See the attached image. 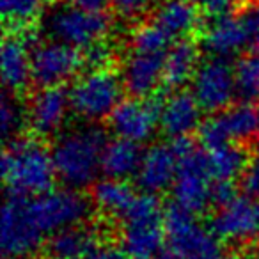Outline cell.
<instances>
[{
  "instance_id": "cell-1",
  "label": "cell",
  "mask_w": 259,
  "mask_h": 259,
  "mask_svg": "<svg viewBox=\"0 0 259 259\" xmlns=\"http://www.w3.org/2000/svg\"><path fill=\"white\" fill-rule=\"evenodd\" d=\"M2 178L8 194L36 197L52 190L57 172L54 156L37 137L18 135L2 153Z\"/></svg>"
},
{
  "instance_id": "cell-2",
  "label": "cell",
  "mask_w": 259,
  "mask_h": 259,
  "mask_svg": "<svg viewBox=\"0 0 259 259\" xmlns=\"http://www.w3.org/2000/svg\"><path fill=\"white\" fill-rule=\"evenodd\" d=\"M107 144L105 130L94 124L66 134L52 151L57 178L73 190L94 185Z\"/></svg>"
},
{
  "instance_id": "cell-3",
  "label": "cell",
  "mask_w": 259,
  "mask_h": 259,
  "mask_svg": "<svg viewBox=\"0 0 259 259\" xmlns=\"http://www.w3.org/2000/svg\"><path fill=\"white\" fill-rule=\"evenodd\" d=\"M110 27L107 11H87L66 2L54 6L45 18V30L52 39L82 52L103 41Z\"/></svg>"
},
{
  "instance_id": "cell-4",
  "label": "cell",
  "mask_w": 259,
  "mask_h": 259,
  "mask_svg": "<svg viewBox=\"0 0 259 259\" xmlns=\"http://www.w3.org/2000/svg\"><path fill=\"white\" fill-rule=\"evenodd\" d=\"M163 227L170 259H222L219 238L174 202L165 209Z\"/></svg>"
},
{
  "instance_id": "cell-5",
  "label": "cell",
  "mask_w": 259,
  "mask_h": 259,
  "mask_svg": "<svg viewBox=\"0 0 259 259\" xmlns=\"http://www.w3.org/2000/svg\"><path fill=\"white\" fill-rule=\"evenodd\" d=\"M122 80L110 68L87 71L69 89L71 110L85 121L108 119L122 101Z\"/></svg>"
},
{
  "instance_id": "cell-6",
  "label": "cell",
  "mask_w": 259,
  "mask_h": 259,
  "mask_svg": "<svg viewBox=\"0 0 259 259\" xmlns=\"http://www.w3.org/2000/svg\"><path fill=\"white\" fill-rule=\"evenodd\" d=\"M91 211V202L78 190L61 188L29 199V213L41 233L55 234L66 227L80 226Z\"/></svg>"
},
{
  "instance_id": "cell-7",
  "label": "cell",
  "mask_w": 259,
  "mask_h": 259,
  "mask_svg": "<svg viewBox=\"0 0 259 259\" xmlns=\"http://www.w3.org/2000/svg\"><path fill=\"white\" fill-rule=\"evenodd\" d=\"M0 245L6 259H25L45 245V234L29 213V197L8 194L2 208Z\"/></svg>"
},
{
  "instance_id": "cell-8",
  "label": "cell",
  "mask_w": 259,
  "mask_h": 259,
  "mask_svg": "<svg viewBox=\"0 0 259 259\" xmlns=\"http://www.w3.org/2000/svg\"><path fill=\"white\" fill-rule=\"evenodd\" d=\"M178 160V174L172 185L174 204L192 215L204 213L213 204V178L208 167V153L195 148Z\"/></svg>"
},
{
  "instance_id": "cell-9",
  "label": "cell",
  "mask_w": 259,
  "mask_h": 259,
  "mask_svg": "<svg viewBox=\"0 0 259 259\" xmlns=\"http://www.w3.org/2000/svg\"><path fill=\"white\" fill-rule=\"evenodd\" d=\"M85 66L83 52L59 41H37L30 48L32 82L37 89L59 87Z\"/></svg>"
},
{
  "instance_id": "cell-10",
  "label": "cell",
  "mask_w": 259,
  "mask_h": 259,
  "mask_svg": "<svg viewBox=\"0 0 259 259\" xmlns=\"http://www.w3.org/2000/svg\"><path fill=\"white\" fill-rule=\"evenodd\" d=\"M163 105L165 98L160 94H153L146 100H122L108 115V128L117 135V139L142 144L153 137L156 124H160Z\"/></svg>"
},
{
  "instance_id": "cell-11",
  "label": "cell",
  "mask_w": 259,
  "mask_h": 259,
  "mask_svg": "<svg viewBox=\"0 0 259 259\" xmlns=\"http://www.w3.org/2000/svg\"><path fill=\"white\" fill-rule=\"evenodd\" d=\"M192 94L204 110H226L236 96L234 68L227 59L211 57L202 62L192 80Z\"/></svg>"
},
{
  "instance_id": "cell-12",
  "label": "cell",
  "mask_w": 259,
  "mask_h": 259,
  "mask_svg": "<svg viewBox=\"0 0 259 259\" xmlns=\"http://www.w3.org/2000/svg\"><path fill=\"white\" fill-rule=\"evenodd\" d=\"M69 108H71L69 91H66L62 85L45 87L37 91L30 98L27 110L29 124L36 137H50L57 134L64 124Z\"/></svg>"
},
{
  "instance_id": "cell-13",
  "label": "cell",
  "mask_w": 259,
  "mask_h": 259,
  "mask_svg": "<svg viewBox=\"0 0 259 259\" xmlns=\"http://www.w3.org/2000/svg\"><path fill=\"white\" fill-rule=\"evenodd\" d=\"M209 227L219 240L245 241L259 233V206L248 197H236L229 204L217 208Z\"/></svg>"
},
{
  "instance_id": "cell-14",
  "label": "cell",
  "mask_w": 259,
  "mask_h": 259,
  "mask_svg": "<svg viewBox=\"0 0 259 259\" xmlns=\"http://www.w3.org/2000/svg\"><path fill=\"white\" fill-rule=\"evenodd\" d=\"M248 43H252V36L234 11L220 18L209 20V25L202 34V47L211 57L217 59L231 57Z\"/></svg>"
},
{
  "instance_id": "cell-15",
  "label": "cell",
  "mask_w": 259,
  "mask_h": 259,
  "mask_svg": "<svg viewBox=\"0 0 259 259\" xmlns=\"http://www.w3.org/2000/svg\"><path fill=\"white\" fill-rule=\"evenodd\" d=\"M165 54H137L132 52L122 69V85L132 98H149L163 80Z\"/></svg>"
},
{
  "instance_id": "cell-16",
  "label": "cell",
  "mask_w": 259,
  "mask_h": 259,
  "mask_svg": "<svg viewBox=\"0 0 259 259\" xmlns=\"http://www.w3.org/2000/svg\"><path fill=\"white\" fill-rule=\"evenodd\" d=\"M176 153L170 146L155 144L144 153L142 163L137 172V183L141 188L149 194H158L174 185L178 174Z\"/></svg>"
},
{
  "instance_id": "cell-17",
  "label": "cell",
  "mask_w": 259,
  "mask_h": 259,
  "mask_svg": "<svg viewBox=\"0 0 259 259\" xmlns=\"http://www.w3.org/2000/svg\"><path fill=\"white\" fill-rule=\"evenodd\" d=\"M151 20L172 39L194 37L206 22L202 11L190 0H160Z\"/></svg>"
},
{
  "instance_id": "cell-18",
  "label": "cell",
  "mask_w": 259,
  "mask_h": 259,
  "mask_svg": "<svg viewBox=\"0 0 259 259\" xmlns=\"http://www.w3.org/2000/svg\"><path fill=\"white\" fill-rule=\"evenodd\" d=\"M201 126V105L188 91H174L165 98L160 128L170 139L188 137L195 128Z\"/></svg>"
},
{
  "instance_id": "cell-19",
  "label": "cell",
  "mask_w": 259,
  "mask_h": 259,
  "mask_svg": "<svg viewBox=\"0 0 259 259\" xmlns=\"http://www.w3.org/2000/svg\"><path fill=\"white\" fill-rule=\"evenodd\" d=\"M199 45L195 37H183L172 43L165 54L163 64V87L181 91L188 82H192L199 69Z\"/></svg>"
},
{
  "instance_id": "cell-20",
  "label": "cell",
  "mask_w": 259,
  "mask_h": 259,
  "mask_svg": "<svg viewBox=\"0 0 259 259\" xmlns=\"http://www.w3.org/2000/svg\"><path fill=\"white\" fill-rule=\"evenodd\" d=\"M2 82L11 93H22L32 82L30 47L20 34H6L2 43Z\"/></svg>"
},
{
  "instance_id": "cell-21",
  "label": "cell",
  "mask_w": 259,
  "mask_h": 259,
  "mask_svg": "<svg viewBox=\"0 0 259 259\" xmlns=\"http://www.w3.org/2000/svg\"><path fill=\"white\" fill-rule=\"evenodd\" d=\"M98 234L82 226L66 227L48 238L45 250L50 259H85L96 247Z\"/></svg>"
},
{
  "instance_id": "cell-22",
  "label": "cell",
  "mask_w": 259,
  "mask_h": 259,
  "mask_svg": "<svg viewBox=\"0 0 259 259\" xmlns=\"http://www.w3.org/2000/svg\"><path fill=\"white\" fill-rule=\"evenodd\" d=\"M144 153L137 142L126 139H114L107 144L101 158V172L110 180H122L137 176Z\"/></svg>"
},
{
  "instance_id": "cell-23",
  "label": "cell",
  "mask_w": 259,
  "mask_h": 259,
  "mask_svg": "<svg viewBox=\"0 0 259 259\" xmlns=\"http://www.w3.org/2000/svg\"><path fill=\"white\" fill-rule=\"evenodd\" d=\"M220 126L229 142H247L259 132V108L255 103H240L217 114Z\"/></svg>"
},
{
  "instance_id": "cell-24",
  "label": "cell",
  "mask_w": 259,
  "mask_h": 259,
  "mask_svg": "<svg viewBox=\"0 0 259 259\" xmlns=\"http://www.w3.org/2000/svg\"><path fill=\"white\" fill-rule=\"evenodd\" d=\"M163 241H165L163 222L135 224V226H124L121 248L134 259L153 257L162 252Z\"/></svg>"
},
{
  "instance_id": "cell-25",
  "label": "cell",
  "mask_w": 259,
  "mask_h": 259,
  "mask_svg": "<svg viewBox=\"0 0 259 259\" xmlns=\"http://www.w3.org/2000/svg\"><path fill=\"white\" fill-rule=\"evenodd\" d=\"M137 194L134 192L132 185L122 180H101L96 181L91 188V199L93 202L107 215L124 217L130 209L132 202L135 201Z\"/></svg>"
},
{
  "instance_id": "cell-26",
  "label": "cell",
  "mask_w": 259,
  "mask_h": 259,
  "mask_svg": "<svg viewBox=\"0 0 259 259\" xmlns=\"http://www.w3.org/2000/svg\"><path fill=\"white\" fill-rule=\"evenodd\" d=\"M208 153L209 174L215 181H233L245 172L248 162V153L240 144H226Z\"/></svg>"
},
{
  "instance_id": "cell-27",
  "label": "cell",
  "mask_w": 259,
  "mask_h": 259,
  "mask_svg": "<svg viewBox=\"0 0 259 259\" xmlns=\"http://www.w3.org/2000/svg\"><path fill=\"white\" fill-rule=\"evenodd\" d=\"M47 0H2L6 34H23L34 29V22L45 13Z\"/></svg>"
},
{
  "instance_id": "cell-28",
  "label": "cell",
  "mask_w": 259,
  "mask_h": 259,
  "mask_svg": "<svg viewBox=\"0 0 259 259\" xmlns=\"http://www.w3.org/2000/svg\"><path fill=\"white\" fill-rule=\"evenodd\" d=\"M172 37L162 29L156 22L148 20L135 27L130 37V47L132 52L137 54H167L172 45Z\"/></svg>"
},
{
  "instance_id": "cell-29",
  "label": "cell",
  "mask_w": 259,
  "mask_h": 259,
  "mask_svg": "<svg viewBox=\"0 0 259 259\" xmlns=\"http://www.w3.org/2000/svg\"><path fill=\"white\" fill-rule=\"evenodd\" d=\"M236 96L247 103L259 101V55H243L234 64Z\"/></svg>"
},
{
  "instance_id": "cell-30",
  "label": "cell",
  "mask_w": 259,
  "mask_h": 259,
  "mask_svg": "<svg viewBox=\"0 0 259 259\" xmlns=\"http://www.w3.org/2000/svg\"><path fill=\"white\" fill-rule=\"evenodd\" d=\"M163 215H165V209L162 208V202L156 197V194L142 192L135 197L122 219H124V226H135V224L163 222Z\"/></svg>"
},
{
  "instance_id": "cell-31",
  "label": "cell",
  "mask_w": 259,
  "mask_h": 259,
  "mask_svg": "<svg viewBox=\"0 0 259 259\" xmlns=\"http://www.w3.org/2000/svg\"><path fill=\"white\" fill-rule=\"evenodd\" d=\"M23 122V112L20 110V107L6 94L2 98V108H0V128H2V135L6 141L18 137L16 132L20 130Z\"/></svg>"
},
{
  "instance_id": "cell-32",
  "label": "cell",
  "mask_w": 259,
  "mask_h": 259,
  "mask_svg": "<svg viewBox=\"0 0 259 259\" xmlns=\"http://www.w3.org/2000/svg\"><path fill=\"white\" fill-rule=\"evenodd\" d=\"M158 0H110V8L115 15L124 18H139V16L151 13L156 9Z\"/></svg>"
},
{
  "instance_id": "cell-33",
  "label": "cell",
  "mask_w": 259,
  "mask_h": 259,
  "mask_svg": "<svg viewBox=\"0 0 259 259\" xmlns=\"http://www.w3.org/2000/svg\"><path fill=\"white\" fill-rule=\"evenodd\" d=\"M241 188L250 197H259V156L250 158L245 172L241 174Z\"/></svg>"
},
{
  "instance_id": "cell-34",
  "label": "cell",
  "mask_w": 259,
  "mask_h": 259,
  "mask_svg": "<svg viewBox=\"0 0 259 259\" xmlns=\"http://www.w3.org/2000/svg\"><path fill=\"white\" fill-rule=\"evenodd\" d=\"M236 197H238V194H236V188H234L233 181H215L213 190H211V199L217 208H222V206L229 204V202L234 201Z\"/></svg>"
},
{
  "instance_id": "cell-35",
  "label": "cell",
  "mask_w": 259,
  "mask_h": 259,
  "mask_svg": "<svg viewBox=\"0 0 259 259\" xmlns=\"http://www.w3.org/2000/svg\"><path fill=\"white\" fill-rule=\"evenodd\" d=\"M126 252L115 245H96L85 259H128Z\"/></svg>"
},
{
  "instance_id": "cell-36",
  "label": "cell",
  "mask_w": 259,
  "mask_h": 259,
  "mask_svg": "<svg viewBox=\"0 0 259 259\" xmlns=\"http://www.w3.org/2000/svg\"><path fill=\"white\" fill-rule=\"evenodd\" d=\"M61 2L87 9V11H107L110 6V0H61Z\"/></svg>"
},
{
  "instance_id": "cell-37",
  "label": "cell",
  "mask_w": 259,
  "mask_h": 259,
  "mask_svg": "<svg viewBox=\"0 0 259 259\" xmlns=\"http://www.w3.org/2000/svg\"><path fill=\"white\" fill-rule=\"evenodd\" d=\"M222 259H250L247 254L243 252H229V254H224Z\"/></svg>"
},
{
  "instance_id": "cell-38",
  "label": "cell",
  "mask_w": 259,
  "mask_h": 259,
  "mask_svg": "<svg viewBox=\"0 0 259 259\" xmlns=\"http://www.w3.org/2000/svg\"><path fill=\"white\" fill-rule=\"evenodd\" d=\"M250 54L259 55V34L254 37V39H252V43H250Z\"/></svg>"
},
{
  "instance_id": "cell-39",
  "label": "cell",
  "mask_w": 259,
  "mask_h": 259,
  "mask_svg": "<svg viewBox=\"0 0 259 259\" xmlns=\"http://www.w3.org/2000/svg\"><path fill=\"white\" fill-rule=\"evenodd\" d=\"M190 2H194V4L197 6V8H199V9H201V11H202V8H204V6L208 4L209 0H190Z\"/></svg>"
},
{
  "instance_id": "cell-40",
  "label": "cell",
  "mask_w": 259,
  "mask_h": 259,
  "mask_svg": "<svg viewBox=\"0 0 259 259\" xmlns=\"http://www.w3.org/2000/svg\"><path fill=\"white\" fill-rule=\"evenodd\" d=\"M142 259H170V255L162 254V255H153V257H142Z\"/></svg>"
},
{
  "instance_id": "cell-41",
  "label": "cell",
  "mask_w": 259,
  "mask_h": 259,
  "mask_svg": "<svg viewBox=\"0 0 259 259\" xmlns=\"http://www.w3.org/2000/svg\"><path fill=\"white\" fill-rule=\"evenodd\" d=\"M255 144H257V149H259V132H257V135H255Z\"/></svg>"
},
{
  "instance_id": "cell-42",
  "label": "cell",
  "mask_w": 259,
  "mask_h": 259,
  "mask_svg": "<svg viewBox=\"0 0 259 259\" xmlns=\"http://www.w3.org/2000/svg\"><path fill=\"white\" fill-rule=\"evenodd\" d=\"M241 2H247V0H236V6H238V4H241Z\"/></svg>"
},
{
  "instance_id": "cell-43",
  "label": "cell",
  "mask_w": 259,
  "mask_h": 259,
  "mask_svg": "<svg viewBox=\"0 0 259 259\" xmlns=\"http://www.w3.org/2000/svg\"><path fill=\"white\" fill-rule=\"evenodd\" d=\"M257 234H259V233H257Z\"/></svg>"
}]
</instances>
